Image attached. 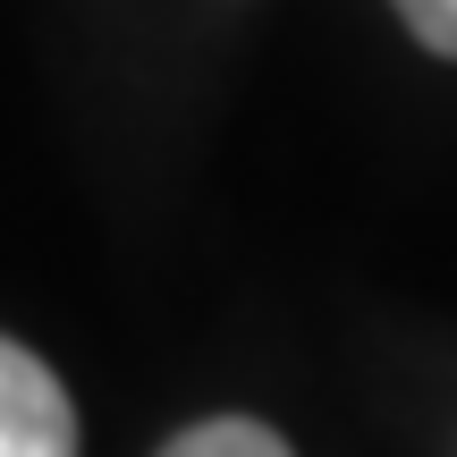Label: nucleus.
Here are the masks:
<instances>
[{"label": "nucleus", "instance_id": "1", "mask_svg": "<svg viewBox=\"0 0 457 457\" xmlns=\"http://www.w3.org/2000/svg\"><path fill=\"white\" fill-rule=\"evenodd\" d=\"M0 457H77V407L34 347L0 339Z\"/></svg>", "mask_w": 457, "mask_h": 457}, {"label": "nucleus", "instance_id": "2", "mask_svg": "<svg viewBox=\"0 0 457 457\" xmlns=\"http://www.w3.org/2000/svg\"><path fill=\"white\" fill-rule=\"evenodd\" d=\"M162 457H288V441L271 424H245V415H212V424L179 432Z\"/></svg>", "mask_w": 457, "mask_h": 457}, {"label": "nucleus", "instance_id": "3", "mask_svg": "<svg viewBox=\"0 0 457 457\" xmlns=\"http://www.w3.org/2000/svg\"><path fill=\"white\" fill-rule=\"evenodd\" d=\"M398 17L415 26V43H424V51L457 60V0H398Z\"/></svg>", "mask_w": 457, "mask_h": 457}]
</instances>
